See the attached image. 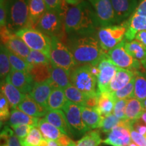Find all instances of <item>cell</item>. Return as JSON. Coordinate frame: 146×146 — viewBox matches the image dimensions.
Listing matches in <instances>:
<instances>
[{
  "label": "cell",
  "instance_id": "12",
  "mask_svg": "<svg viewBox=\"0 0 146 146\" xmlns=\"http://www.w3.org/2000/svg\"><path fill=\"white\" fill-rule=\"evenodd\" d=\"M88 1L94 9L100 26L108 27L116 23L111 0H88Z\"/></svg>",
  "mask_w": 146,
  "mask_h": 146
},
{
  "label": "cell",
  "instance_id": "45",
  "mask_svg": "<svg viewBox=\"0 0 146 146\" xmlns=\"http://www.w3.org/2000/svg\"><path fill=\"white\" fill-rule=\"evenodd\" d=\"M127 100H119L115 102L113 114L120 120L125 119V110Z\"/></svg>",
  "mask_w": 146,
  "mask_h": 146
},
{
  "label": "cell",
  "instance_id": "37",
  "mask_svg": "<svg viewBox=\"0 0 146 146\" xmlns=\"http://www.w3.org/2000/svg\"><path fill=\"white\" fill-rule=\"evenodd\" d=\"M101 143L102 141L99 131L91 130L77 141L76 146H99Z\"/></svg>",
  "mask_w": 146,
  "mask_h": 146
},
{
  "label": "cell",
  "instance_id": "7",
  "mask_svg": "<svg viewBox=\"0 0 146 146\" xmlns=\"http://www.w3.org/2000/svg\"><path fill=\"white\" fill-rule=\"evenodd\" d=\"M50 58L52 64L68 71H71L76 66V62L69 47L56 36L52 37Z\"/></svg>",
  "mask_w": 146,
  "mask_h": 146
},
{
  "label": "cell",
  "instance_id": "30",
  "mask_svg": "<svg viewBox=\"0 0 146 146\" xmlns=\"http://www.w3.org/2000/svg\"><path fill=\"white\" fill-rule=\"evenodd\" d=\"M51 68L52 64H35L31 65L29 72L33 78L35 83H43L51 79Z\"/></svg>",
  "mask_w": 146,
  "mask_h": 146
},
{
  "label": "cell",
  "instance_id": "20",
  "mask_svg": "<svg viewBox=\"0 0 146 146\" xmlns=\"http://www.w3.org/2000/svg\"><path fill=\"white\" fill-rule=\"evenodd\" d=\"M17 109L30 116L37 118L45 116L49 110L36 103L29 94H27L23 101L18 104Z\"/></svg>",
  "mask_w": 146,
  "mask_h": 146
},
{
  "label": "cell",
  "instance_id": "40",
  "mask_svg": "<svg viewBox=\"0 0 146 146\" xmlns=\"http://www.w3.org/2000/svg\"><path fill=\"white\" fill-rule=\"evenodd\" d=\"M26 60L27 62L31 65L42 64H51L50 56L40 51L31 50L29 56L26 58Z\"/></svg>",
  "mask_w": 146,
  "mask_h": 146
},
{
  "label": "cell",
  "instance_id": "51",
  "mask_svg": "<svg viewBox=\"0 0 146 146\" xmlns=\"http://www.w3.org/2000/svg\"><path fill=\"white\" fill-rule=\"evenodd\" d=\"M133 13L146 16V0H139L137 6Z\"/></svg>",
  "mask_w": 146,
  "mask_h": 146
},
{
  "label": "cell",
  "instance_id": "48",
  "mask_svg": "<svg viewBox=\"0 0 146 146\" xmlns=\"http://www.w3.org/2000/svg\"><path fill=\"white\" fill-rule=\"evenodd\" d=\"M0 25L1 27L7 26V18H8V10L7 2L5 1L0 0Z\"/></svg>",
  "mask_w": 146,
  "mask_h": 146
},
{
  "label": "cell",
  "instance_id": "60",
  "mask_svg": "<svg viewBox=\"0 0 146 146\" xmlns=\"http://www.w3.org/2000/svg\"><path fill=\"white\" fill-rule=\"evenodd\" d=\"M76 143H75V142H74V141H73L72 143H71L70 145H68V146H76Z\"/></svg>",
  "mask_w": 146,
  "mask_h": 146
},
{
  "label": "cell",
  "instance_id": "49",
  "mask_svg": "<svg viewBox=\"0 0 146 146\" xmlns=\"http://www.w3.org/2000/svg\"><path fill=\"white\" fill-rule=\"evenodd\" d=\"M98 102H99L98 94L94 95V96H87L83 106L91 108H96L98 106Z\"/></svg>",
  "mask_w": 146,
  "mask_h": 146
},
{
  "label": "cell",
  "instance_id": "25",
  "mask_svg": "<svg viewBox=\"0 0 146 146\" xmlns=\"http://www.w3.org/2000/svg\"><path fill=\"white\" fill-rule=\"evenodd\" d=\"M81 114L83 120L89 129H99L103 121L104 116L100 114L98 110L85 106H81Z\"/></svg>",
  "mask_w": 146,
  "mask_h": 146
},
{
  "label": "cell",
  "instance_id": "32",
  "mask_svg": "<svg viewBox=\"0 0 146 146\" xmlns=\"http://www.w3.org/2000/svg\"><path fill=\"white\" fill-rule=\"evenodd\" d=\"M67 99L66 98L64 89L54 88L51 92L47 102V108L49 110H57L62 109Z\"/></svg>",
  "mask_w": 146,
  "mask_h": 146
},
{
  "label": "cell",
  "instance_id": "6",
  "mask_svg": "<svg viewBox=\"0 0 146 146\" xmlns=\"http://www.w3.org/2000/svg\"><path fill=\"white\" fill-rule=\"evenodd\" d=\"M31 50L40 51L50 56L52 37L35 28L26 27L15 33Z\"/></svg>",
  "mask_w": 146,
  "mask_h": 146
},
{
  "label": "cell",
  "instance_id": "58",
  "mask_svg": "<svg viewBox=\"0 0 146 146\" xmlns=\"http://www.w3.org/2000/svg\"><path fill=\"white\" fill-rule=\"evenodd\" d=\"M141 103H142V106H143L144 110H146V99L144 100L143 101H142Z\"/></svg>",
  "mask_w": 146,
  "mask_h": 146
},
{
  "label": "cell",
  "instance_id": "34",
  "mask_svg": "<svg viewBox=\"0 0 146 146\" xmlns=\"http://www.w3.org/2000/svg\"><path fill=\"white\" fill-rule=\"evenodd\" d=\"M11 64L9 59L8 50L7 47L1 44L0 49V76H1V83L5 81V78L10 72Z\"/></svg>",
  "mask_w": 146,
  "mask_h": 146
},
{
  "label": "cell",
  "instance_id": "9",
  "mask_svg": "<svg viewBox=\"0 0 146 146\" xmlns=\"http://www.w3.org/2000/svg\"><path fill=\"white\" fill-rule=\"evenodd\" d=\"M62 110L65 114L71 135L74 137H80L85 135L89 129L83 120L81 106L67 100Z\"/></svg>",
  "mask_w": 146,
  "mask_h": 146
},
{
  "label": "cell",
  "instance_id": "19",
  "mask_svg": "<svg viewBox=\"0 0 146 146\" xmlns=\"http://www.w3.org/2000/svg\"><path fill=\"white\" fill-rule=\"evenodd\" d=\"M136 71L118 68L116 74L110 83L108 91L113 93L125 87L135 76Z\"/></svg>",
  "mask_w": 146,
  "mask_h": 146
},
{
  "label": "cell",
  "instance_id": "39",
  "mask_svg": "<svg viewBox=\"0 0 146 146\" xmlns=\"http://www.w3.org/2000/svg\"><path fill=\"white\" fill-rule=\"evenodd\" d=\"M8 49V48H7ZM9 59L11 64L12 69L20 71H25L29 72L31 64L27 62L26 60L23 59V58L20 57L17 55L13 54L8 50Z\"/></svg>",
  "mask_w": 146,
  "mask_h": 146
},
{
  "label": "cell",
  "instance_id": "56",
  "mask_svg": "<svg viewBox=\"0 0 146 146\" xmlns=\"http://www.w3.org/2000/svg\"><path fill=\"white\" fill-rule=\"evenodd\" d=\"M47 145H48V142H47V140L43 138V139L41 140L39 146H47Z\"/></svg>",
  "mask_w": 146,
  "mask_h": 146
},
{
  "label": "cell",
  "instance_id": "62",
  "mask_svg": "<svg viewBox=\"0 0 146 146\" xmlns=\"http://www.w3.org/2000/svg\"><path fill=\"white\" fill-rule=\"evenodd\" d=\"M2 1H5V0H2Z\"/></svg>",
  "mask_w": 146,
  "mask_h": 146
},
{
  "label": "cell",
  "instance_id": "17",
  "mask_svg": "<svg viewBox=\"0 0 146 146\" xmlns=\"http://www.w3.org/2000/svg\"><path fill=\"white\" fill-rule=\"evenodd\" d=\"M1 92L8 100L11 110L17 108L18 104L23 101L27 95L16 88L7 78H5V81L1 83Z\"/></svg>",
  "mask_w": 146,
  "mask_h": 146
},
{
  "label": "cell",
  "instance_id": "1",
  "mask_svg": "<svg viewBox=\"0 0 146 146\" xmlns=\"http://www.w3.org/2000/svg\"><path fill=\"white\" fill-rule=\"evenodd\" d=\"M100 26L92 6L83 1L68 7L64 16V30L67 33L88 35Z\"/></svg>",
  "mask_w": 146,
  "mask_h": 146
},
{
  "label": "cell",
  "instance_id": "35",
  "mask_svg": "<svg viewBox=\"0 0 146 146\" xmlns=\"http://www.w3.org/2000/svg\"><path fill=\"white\" fill-rule=\"evenodd\" d=\"M64 91L65 96L67 100L78 106H83L85 99L87 96V95L84 94L82 91L73 85H70V86L67 87L66 88L64 89Z\"/></svg>",
  "mask_w": 146,
  "mask_h": 146
},
{
  "label": "cell",
  "instance_id": "57",
  "mask_svg": "<svg viewBox=\"0 0 146 146\" xmlns=\"http://www.w3.org/2000/svg\"><path fill=\"white\" fill-rule=\"evenodd\" d=\"M140 119H141L142 121H143V123L146 125V110H145L143 112V114H142L141 117V118H140Z\"/></svg>",
  "mask_w": 146,
  "mask_h": 146
},
{
  "label": "cell",
  "instance_id": "55",
  "mask_svg": "<svg viewBox=\"0 0 146 146\" xmlns=\"http://www.w3.org/2000/svg\"><path fill=\"white\" fill-rule=\"evenodd\" d=\"M47 142H48L47 146H59L58 142L54 141V140H47Z\"/></svg>",
  "mask_w": 146,
  "mask_h": 146
},
{
  "label": "cell",
  "instance_id": "3",
  "mask_svg": "<svg viewBox=\"0 0 146 146\" xmlns=\"http://www.w3.org/2000/svg\"><path fill=\"white\" fill-rule=\"evenodd\" d=\"M98 68L96 66H76L70 71L72 85L87 96L98 94Z\"/></svg>",
  "mask_w": 146,
  "mask_h": 146
},
{
  "label": "cell",
  "instance_id": "54",
  "mask_svg": "<svg viewBox=\"0 0 146 146\" xmlns=\"http://www.w3.org/2000/svg\"><path fill=\"white\" fill-rule=\"evenodd\" d=\"M83 0H65V1L68 4L70 5H76L79 3L81 1H83Z\"/></svg>",
  "mask_w": 146,
  "mask_h": 146
},
{
  "label": "cell",
  "instance_id": "4",
  "mask_svg": "<svg viewBox=\"0 0 146 146\" xmlns=\"http://www.w3.org/2000/svg\"><path fill=\"white\" fill-rule=\"evenodd\" d=\"M29 0H6L8 18L7 27L15 33L22 29L29 27Z\"/></svg>",
  "mask_w": 146,
  "mask_h": 146
},
{
  "label": "cell",
  "instance_id": "22",
  "mask_svg": "<svg viewBox=\"0 0 146 146\" xmlns=\"http://www.w3.org/2000/svg\"><path fill=\"white\" fill-rule=\"evenodd\" d=\"M128 21V29L125 35L127 41L135 39L136 35L139 32L146 31V16L133 13Z\"/></svg>",
  "mask_w": 146,
  "mask_h": 146
},
{
  "label": "cell",
  "instance_id": "27",
  "mask_svg": "<svg viewBox=\"0 0 146 146\" xmlns=\"http://www.w3.org/2000/svg\"><path fill=\"white\" fill-rule=\"evenodd\" d=\"M44 0H29V27L35 28L40 18L47 11Z\"/></svg>",
  "mask_w": 146,
  "mask_h": 146
},
{
  "label": "cell",
  "instance_id": "28",
  "mask_svg": "<svg viewBox=\"0 0 146 146\" xmlns=\"http://www.w3.org/2000/svg\"><path fill=\"white\" fill-rule=\"evenodd\" d=\"M99 96V102L97 109L98 110L100 114L104 117L112 114L114 111L115 100L112 93L109 91L98 93Z\"/></svg>",
  "mask_w": 146,
  "mask_h": 146
},
{
  "label": "cell",
  "instance_id": "29",
  "mask_svg": "<svg viewBox=\"0 0 146 146\" xmlns=\"http://www.w3.org/2000/svg\"><path fill=\"white\" fill-rule=\"evenodd\" d=\"M145 111L140 100L135 98L127 100V106L125 110V119L129 121L135 122L140 119L141 115Z\"/></svg>",
  "mask_w": 146,
  "mask_h": 146
},
{
  "label": "cell",
  "instance_id": "63",
  "mask_svg": "<svg viewBox=\"0 0 146 146\" xmlns=\"http://www.w3.org/2000/svg\"><path fill=\"white\" fill-rule=\"evenodd\" d=\"M145 137H146V134H145Z\"/></svg>",
  "mask_w": 146,
  "mask_h": 146
},
{
  "label": "cell",
  "instance_id": "42",
  "mask_svg": "<svg viewBox=\"0 0 146 146\" xmlns=\"http://www.w3.org/2000/svg\"><path fill=\"white\" fill-rule=\"evenodd\" d=\"M120 119L118 118L114 114H110L104 117L103 121L100 126V129L104 133H110L114 128L119 125Z\"/></svg>",
  "mask_w": 146,
  "mask_h": 146
},
{
  "label": "cell",
  "instance_id": "24",
  "mask_svg": "<svg viewBox=\"0 0 146 146\" xmlns=\"http://www.w3.org/2000/svg\"><path fill=\"white\" fill-rule=\"evenodd\" d=\"M44 119L60 129L62 134L71 135L64 112L62 110H48Z\"/></svg>",
  "mask_w": 146,
  "mask_h": 146
},
{
  "label": "cell",
  "instance_id": "31",
  "mask_svg": "<svg viewBox=\"0 0 146 146\" xmlns=\"http://www.w3.org/2000/svg\"><path fill=\"white\" fill-rule=\"evenodd\" d=\"M37 127L41 131L43 138L47 140L57 141L58 138L62 135V133L58 128L47 122L44 118H40Z\"/></svg>",
  "mask_w": 146,
  "mask_h": 146
},
{
  "label": "cell",
  "instance_id": "18",
  "mask_svg": "<svg viewBox=\"0 0 146 146\" xmlns=\"http://www.w3.org/2000/svg\"><path fill=\"white\" fill-rule=\"evenodd\" d=\"M54 89L51 79L40 83H35L31 92L29 95L41 106L47 108V102Z\"/></svg>",
  "mask_w": 146,
  "mask_h": 146
},
{
  "label": "cell",
  "instance_id": "14",
  "mask_svg": "<svg viewBox=\"0 0 146 146\" xmlns=\"http://www.w3.org/2000/svg\"><path fill=\"white\" fill-rule=\"evenodd\" d=\"M6 78L25 94H30L35 83L29 72L14 69H11L10 72Z\"/></svg>",
  "mask_w": 146,
  "mask_h": 146
},
{
  "label": "cell",
  "instance_id": "26",
  "mask_svg": "<svg viewBox=\"0 0 146 146\" xmlns=\"http://www.w3.org/2000/svg\"><path fill=\"white\" fill-rule=\"evenodd\" d=\"M125 48L130 56L139 62L143 68L146 66V47L136 39L127 41L126 39Z\"/></svg>",
  "mask_w": 146,
  "mask_h": 146
},
{
  "label": "cell",
  "instance_id": "47",
  "mask_svg": "<svg viewBox=\"0 0 146 146\" xmlns=\"http://www.w3.org/2000/svg\"><path fill=\"white\" fill-rule=\"evenodd\" d=\"M131 140L138 146H146V137L145 135L139 133L137 131L133 129H130Z\"/></svg>",
  "mask_w": 146,
  "mask_h": 146
},
{
  "label": "cell",
  "instance_id": "41",
  "mask_svg": "<svg viewBox=\"0 0 146 146\" xmlns=\"http://www.w3.org/2000/svg\"><path fill=\"white\" fill-rule=\"evenodd\" d=\"M135 76L125 87L116 91V92L113 93L112 95L115 100V102L119 100H128L129 98H133V91H134L135 87Z\"/></svg>",
  "mask_w": 146,
  "mask_h": 146
},
{
  "label": "cell",
  "instance_id": "15",
  "mask_svg": "<svg viewBox=\"0 0 146 146\" xmlns=\"http://www.w3.org/2000/svg\"><path fill=\"white\" fill-rule=\"evenodd\" d=\"M131 142L130 129L126 126L118 125L108 133L102 143L111 146H127Z\"/></svg>",
  "mask_w": 146,
  "mask_h": 146
},
{
  "label": "cell",
  "instance_id": "5",
  "mask_svg": "<svg viewBox=\"0 0 146 146\" xmlns=\"http://www.w3.org/2000/svg\"><path fill=\"white\" fill-rule=\"evenodd\" d=\"M127 29V21L119 25L100 28L98 32V39L102 50L107 53L121 43L125 39Z\"/></svg>",
  "mask_w": 146,
  "mask_h": 146
},
{
  "label": "cell",
  "instance_id": "38",
  "mask_svg": "<svg viewBox=\"0 0 146 146\" xmlns=\"http://www.w3.org/2000/svg\"><path fill=\"white\" fill-rule=\"evenodd\" d=\"M43 139V137L39 128L35 127H33L26 137L20 141L22 146H39Z\"/></svg>",
  "mask_w": 146,
  "mask_h": 146
},
{
  "label": "cell",
  "instance_id": "50",
  "mask_svg": "<svg viewBox=\"0 0 146 146\" xmlns=\"http://www.w3.org/2000/svg\"><path fill=\"white\" fill-rule=\"evenodd\" d=\"M133 129L137 131L139 133L145 135L146 134V125L141 119H139L135 121L132 126Z\"/></svg>",
  "mask_w": 146,
  "mask_h": 146
},
{
  "label": "cell",
  "instance_id": "36",
  "mask_svg": "<svg viewBox=\"0 0 146 146\" xmlns=\"http://www.w3.org/2000/svg\"><path fill=\"white\" fill-rule=\"evenodd\" d=\"M1 146H22L20 139L8 126H5L1 132Z\"/></svg>",
  "mask_w": 146,
  "mask_h": 146
},
{
  "label": "cell",
  "instance_id": "21",
  "mask_svg": "<svg viewBox=\"0 0 146 146\" xmlns=\"http://www.w3.org/2000/svg\"><path fill=\"white\" fill-rule=\"evenodd\" d=\"M51 82L54 88L66 89L72 85L70 81V71L52 64Z\"/></svg>",
  "mask_w": 146,
  "mask_h": 146
},
{
  "label": "cell",
  "instance_id": "44",
  "mask_svg": "<svg viewBox=\"0 0 146 146\" xmlns=\"http://www.w3.org/2000/svg\"><path fill=\"white\" fill-rule=\"evenodd\" d=\"M10 105L5 96L1 92L0 94V120L1 123H5L8 120L10 116Z\"/></svg>",
  "mask_w": 146,
  "mask_h": 146
},
{
  "label": "cell",
  "instance_id": "16",
  "mask_svg": "<svg viewBox=\"0 0 146 146\" xmlns=\"http://www.w3.org/2000/svg\"><path fill=\"white\" fill-rule=\"evenodd\" d=\"M116 23L124 21L133 14L137 6V0H111Z\"/></svg>",
  "mask_w": 146,
  "mask_h": 146
},
{
  "label": "cell",
  "instance_id": "46",
  "mask_svg": "<svg viewBox=\"0 0 146 146\" xmlns=\"http://www.w3.org/2000/svg\"><path fill=\"white\" fill-rule=\"evenodd\" d=\"M12 129H13L14 132L15 133L16 136L18 137L20 140L23 139L27 136L29 134V131L32 129L31 126L26 125H16L12 126Z\"/></svg>",
  "mask_w": 146,
  "mask_h": 146
},
{
  "label": "cell",
  "instance_id": "53",
  "mask_svg": "<svg viewBox=\"0 0 146 146\" xmlns=\"http://www.w3.org/2000/svg\"><path fill=\"white\" fill-rule=\"evenodd\" d=\"M135 39L140 41L142 44H143L146 47V31H143L139 32L136 35Z\"/></svg>",
  "mask_w": 146,
  "mask_h": 146
},
{
  "label": "cell",
  "instance_id": "59",
  "mask_svg": "<svg viewBox=\"0 0 146 146\" xmlns=\"http://www.w3.org/2000/svg\"><path fill=\"white\" fill-rule=\"evenodd\" d=\"M127 146H138L137 145V144L135 143H134V142H131L129 144V145H128Z\"/></svg>",
  "mask_w": 146,
  "mask_h": 146
},
{
  "label": "cell",
  "instance_id": "11",
  "mask_svg": "<svg viewBox=\"0 0 146 146\" xmlns=\"http://www.w3.org/2000/svg\"><path fill=\"white\" fill-rule=\"evenodd\" d=\"M1 44L5 45L10 52L25 60L31 52V49L23 40L10 31L7 26L1 27Z\"/></svg>",
  "mask_w": 146,
  "mask_h": 146
},
{
  "label": "cell",
  "instance_id": "2",
  "mask_svg": "<svg viewBox=\"0 0 146 146\" xmlns=\"http://www.w3.org/2000/svg\"><path fill=\"white\" fill-rule=\"evenodd\" d=\"M76 66H96L106 54L99 40L91 35H80L72 39L69 46Z\"/></svg>",
  "mask_w": 146,
  "mask_h": 146
},
{
  "label": "cell",
  "instance_id": "43",
  "mask_svg": "<svg viewBox=\"0 0 146 146\" xmlns=\"http://www.w3.org/2000/svg\"><path fill=\"white\" fill-rule=\"evenodd\" d=\"M44 1L47 10L58 12L65 15L68 8L66 5L68 3L66 2L65 0H44Z\"/></svg>",
  "mask_w": 146,
  "mask_h": 146
},
{
  "label": "cell",
  "instance_id": "52",
  "mask_svg": "<svg viewBox=\"0 0 146 146\" xmlns=\"http://www.w3.org/2000/svg\"><path fill=\"white\" fill-rule=\"evenodd\" d=\"M56 141L58 142L59 146H68L73 142L72 139L69 137V135L65 134L62 135Z\"/></svg>",
  "mask_w": 146,
  "mask_h": 146
},
{
  "label": "cell",
  "instance_id": "61",
  "mask_svg": "<svg viewBox=\"0 0 146 146\" xmlns=\"http://www.w3.org/2000/svg\"><path fill=\"white\" fill-rule=\"evenodd\" d=\"M144 68H145V74H146V66L145 67H144Z\"/></svg>",
  "mask_w": 146,
  "mask_h": 146
},
{
  "label": "cell",
  "instance_id": "23",
  "mask_svg": "<svg viewBox=\"0 0 146 146\" xmlns=\"http://www.w3.org/2000/svg\"><path fill=\"white\" fill-rule=\"evenodd\" d=\"M39 119V118L30 116L23 111L16 108L11 110L10 116L7 125L10 127L26 125L31 126L32 127H35L38 126Z\"/></svg>",
  "mask_w": 146,
  "mask_h": 146
},
{
  "label": "cell",
  "instance_id": "10",
  "mask_svg": "<svg viewBox=\"0 0 146 146\" xmlns=\"http://www.w3.org/2000/svg\"><path fill=\"white\" fill-rule=\"evenodd\" d=\"M126 39L106 53V56L115 66L120 68L133 71H141L142 65L139 62L130 56L125 48Z\"/></svg>",
  "mask_w": 146,
  "mask_h": 146
},
{
  "label": "cell",
  "instance_id": "33",
  "mask_svg": "<svg viewBox=\"0 0 146 146\" xmlns=\"http://www.w3.org/2000/svg\"><path fill=\"white\" fill-rule=\"evenodd\" d=\"M133 98L142 102L146 99V74L141 71H136Z\"/></svg>",
  "mask_w": 146,
  "mask_h": 146
},
{
  "label": "cell",
  "instance_id": "8",
  "mask_svg": "<svg viewBox=\"0 0 146 146\" xmlns=\"http://www.w3.org/2000/svg\"><path fill=\"white\" fill-rule=\"evenodd\" d=\"M64 16L63 14L55 11L47 10L36 23L35 29H37L50 37L59 38L64 29Z\"/></svg>",
  "mask_w": 146,
  "mask_h": 146
},
{
  "label": "cell",
  "instance_id": "13",
  "mask_svg": "<svg viewBox=\"0 0 146 146\" xmlns=\"http://www.w3.org/2000/svg\"><path fill=\"white\" fill-rule=\"evenodd\" d=\"M96 66L98 68V92L108 91L110 83L116 74L118 68L108 58L106 54Z\"/></svg>",
  "mask_w": 146,
  "mask_h": 146
}]
</instances>
